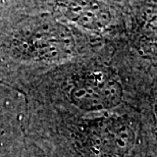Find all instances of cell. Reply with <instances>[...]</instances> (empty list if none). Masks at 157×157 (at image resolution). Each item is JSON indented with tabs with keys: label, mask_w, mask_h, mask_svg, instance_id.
I'll return each mask as SVG.
<instances>
[{
	"label": "cell",
	"mask_w": 157,
	"mask_h": 157,
	"mask_svg": "<svg viewBox=\"0 0 157 157\" xmlns=\"http://www.w3.org/2000/svg\"><path fill=\"white\" fill-rule=\"evenodd\" d=\"M49 12L104 40L124 39L130 1H45Z\"/></svg>",
	"instance_id": "obj_4"
},
{
	"label": "cell",
	"mask_w": 157,
	"mask_h": 157,
	"mask_svg": "<svg viewBox=\"0 0 157 157\" xmlns=\"http://www.w3.org/2000/svg\"><path fill=\"white\" fill-rule=\"evenodd\" d=\"M152 63L124 39L78 60L20 78L28 101L78 114L141 110Z\"/></svg>",
	"instance_id": "obj_1"
},
{
	"label": "cell",
	"mask_w": 157,
	"mask_h": 157,
	"mask_svg": "<svg viewBox=\"0 0 157 157\" xmlns=\"http://www.w3.org/2000/svg\"><path fill=\"white\" fill-rule=\"evenodd\" d=\"M18 15L0 23V56L24 73L53 68L92 54L107 40L84 32L46 9L45 1L18 3Z\"/></svg>",
	"instance_id": "obj_3"
},
{
	"label": "cell",
	"mask_w": 157,
	"mask_h": 157,
	"mask_svg": "<svg viewBox=\"0 0 157 157\" xmlns=\"http://www.w3.org/2000/svg\"><path fill=\"white\" fill-rule=\"evenodd\" d=\"M124 40L142 58L157 63V1H130Z\"/></svg>",
	"instance_id": "obj_5"
},
{
	"label": "cell",
	"mask_w": 157,
	"mask_h": 157,
	"mask_svg": "<svg viewBox=\"0 0 157 157\" xmlns=\"http://www.w3.org/2000/svg\"><path fill=\"white\" fill-rule=\"evenodd\" d=\"M141 114L157 157V63H152L151 81L148 93L141 108Z\"/></svg>",
	"instance_id": "obj_6"
},
{
	"label": "cell",
	"mask_w": 157,
	"mask_h": 157,
	"mask_svg": "<svg viewBox=\"0 0 157 157\" xmlns=\"http://www.w3.org/2000/svg\"><path fill=\"white\" fill-rule=\"evenodd\" d=\"M27 106L30 137L51 157H156L141 110L78 114Z\"/></svg>",
	"instance_id": "obj_2"
}]
</instances>
